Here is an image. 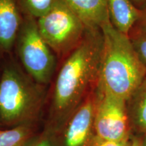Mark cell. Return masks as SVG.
<instances>
[{
  "instance_id": "cell-6",
  "label": "cell",
  "mask_w": 146,
  "mask_h": 146,
  "mask_svg": "<svg viewBox=\"0 0 146 146\" xmlns=\"http://www.w3.org/2000/svg\"><path fill=\"white\" fill-rule=\"evenodd\" d=\"M127 102L97 89L94 116L97 143L131 138V127Z\"/></svg>"
},
{
  "instance_id": "cell-20",
  "label": "cell",
  "mask_w": 146,
  "mask_h": 146,
  "mask_svg": "<svg viewBox=\"0 0 146 146\" xmlns=\"http://www.w3.org/2000/svg\"><path fill=\"white\" fill-rule=\"evenodd\" d=\"M141 146H146V133L144 134L143 139H141Z\"/></svg>"
},
{
  "instance_id": "cell-8",
  "label": "cell",
  "mask_w": 146,
  "mask_h": 146,
  "mask_svg": "<svg viewBox=\"0 0 146 146\" xmlns=\"http://www.w3.org/2000/svg\"><path fill=\"white\" fill-rule=\"evenodd\" d=\"M20 0H0V55L10 54L23 23Z\"/></svg>"
},
{
  "instance_id": "cell-1",
  "label": "cell",
  "mask_w": 146,
  "mask_h": 146,
  "mask_svg": "<svg viewBox=\"0 0 146 146\" xmlns=\"http://www.w3.org/2000/svg\"><path fill=\"white\" fill-rule=\"evenodd\" d=\"M100 29L86 28L83 39L68 54L54 84L50 108L52 129L64 127L84 102L89 87L99 78L103 53Z\"/></svg>"
},
{
  "instance_id": "cell-14",
  "label": "cell",
  "mask_w": 146,
  "mask_h": 146,
  "mask_svg": "<svg viewBox=\"0 0 146 146\" xmlns=\"http://www.w3.org/2000/svg\"><path fill=\"white\" fill-rule=\"evenodd\" d=\"M131 39L140 60L146 66V35L136 34Z\"/></svg>"
},
{
  "instance_id": "cell-16",
  "label": "cell",
  "mask_w": 146,
  "mask_h": 146,
  "mask_svg": "<svg viewBox=\"0 0 146 146\" xmlns=\"http://www.w3.org/2000/svg\"><path fill=\"white\" fill-rule=\"evenodd\" d=\"M135 25L138 29L137 34L146 35V8L141 10V15Z\"/></svg>"
},
{
  "instance_id": "cell-7",
  "label": "cell",
  "mask_w": 146,
  "mask_h": 146,
  "mask_svg": "<svg viewBox=\"0 0 146 146\" xmlns=\"http://www.w3.org/2000/svg\"><path fill=\"white\" fill-rule=\"evenodd\" d=\"M96 98L89 96L64 125L60 146H87L94 131Z\"/></svg>"
},
{
  "instance_id": "cell-4",
  "label": "cell",
  "mask_w": 146,
  "mask_h": 146,
  "mask_svg": "<svg viewBox=\"0 0 146 146\" xmlns=\"http://www.w3.org/2000/svg\"><path fill=\"white\" fill-rule=\"evenodd\" d=\"M16 45L27 74L41 85L50 83L56 69V57L40 34L36 19L25 14Z\"/></svg>"
},
{
  "instance_id": "cell-17",
  "label": "cell",
  "mask_w": 146,
  "mask_h": 146,
  "mask_svg": "<svg viewBox=\"0 0 146 146\" xmlns=\"http://www.w3.org/2000/svg\"><path fill=\"white\" fill-rule=\"evenodd\" d=\"M131 139L122 140V141H108L97 143L96 146H131Z\"/></svg>"
},
{
  "instance_id": "cell-2",
  "label": "cell",
  "mask_w": 146,
  "mask_h": 146,
  "mask_svg": "<svg viewBox=\"0 0 146 146\" xmlns=\"http://www.w3.org/2000/svg\"><path fill=\"white\" fill-rule=\"evenodd\" d=\"M100 29L104 44L97 89L127 102L145 77L146 66L129 36L118 31L110 20Z\"/></svg>"
},
{
  "instance_id": "cell-9",
  "label": "cell",
  "mask_w": 146,
  "mask_h": 146,
  "mask_svg": "<svg viewBox=\"0 0 146 146\" xmlns=\"http://www.w3.org/2000/svg\"><path fill=\"white\" fill-rule=\"evenodd\" d=\"M87 29H100L110 20L108 0H62Z\"/></svg>"
},
{
  "instance_id": "cell-15",
  "label": "cell",
  "mask_w": 146,
  "mask_h": 146,
  "mask_svg": "<svg viewBox=\"0 0 146 146\" xmlns=\"http://www.w3.org/2000/svg\"><path fill=\"white\" fill-rule=\"evenodd\" d=\"M49 133L46 132L33 139H29L25 146H59L54 140L52 135H49Z\"/></svg>"
},
{
  "instance_id": "cell-10",
  "label": "cell",
  "mask_w": 146,
  "mask_h": 146,
  "mask_svg": "<svg viewBox=\"0 0 146 146\" xmlns=\"http://www.w3.org/2000/svg\"><path fill=\"white\" fill-rule=\"evenodd\" d=\"M111 23L118 31L129 35L141 15V10L130 0H108Z\"/></svg>"
},
{
  "instance_id": "cell-19",
  "label": "cell",
  "mask_w": 146,
  "mask_h": 146,
  "mask_svg": "<svg viewBox=\"0 0 146 146\" xmlns=\"http://www.w3.org/2000/svg\"><path fill=\"white\" fill-rule=\"evenodd\" d=\"M131 146H141V139L137 137L132 139Z\"/></svg>"
},
{
  "instance_id": "cell-5",
  "label": "cell",
  "mask_w": 146,
  "mask_h": 146,
  "mask_svg": "<svg viewBox=\"0 0 146 146\" xmlns=\"http://www.w3.org/2000/svg\"><path fill=\"white\" fill-rule=\"evenodd\" d=\"M39 31L54 54H69L83 39L86 27L80 18L58 0L52 10L36 20Z\"/></svg>"
},
{
  "instance_id": "cell-18",
  "label": "cell",
  "mask_w": 146,
  "mask_h": 146,
  "mask_svg": "<svg viewBox=\"0 0 146 146\" xmlns=\"http://www.w3.org/2000/svg\"><path fill=\"white\" fill-rule=\"evenodd\" d=\"M133 4L139 10H143L146 8V0H130Z\"/></svg>"
},
{
  "instance_id": "cell-12",
  "label": "cell",
  "mask_w": 146,
  "mask_h": 146,
  "mask_svg": "<svg viewBox=\"0 0 146 146\" xmlns=\"http://www.w3.org/2000/svg\"><path fill=\"white\" fill-rule=\"evenodd\" d=\"M30 128L27 125L0 129V146H25L29 139Z\"/></svg>"
},
{
  "instance_id": "cell-13",
  "label": "cell",
  "mask_w": 146,
  "mask_h": 146,
  "mask_svg": "<svg viewBox=\"0 0 146 146\" xmlns=\"http://www.w3.org/2000/svg\"><path fill=\"white\" fill-rule=\"evenodd\" d=\"M58 0H20L24 14L37 20L52 10Z\"/></svg>"
},
{
  "instance_id": "cell-11",
  "label": "cell",
  "mask_w": 146,
  "mask_h": 146,
  "mask_svg": "<svg viewBox=\"0 0 146 146\" xmlns=\"http://www.w3.org/2000/svg\"><path fill=\"white\" fill-rule=\"evenodd\" d=\"M127 110L131 129L146 133V76L128 101Z\"/></svg>"
},
{
  "instance_id": "cell-3",
  "label": "cell",
  "mask_w": 146,
  "mask_h": 146,
  "mask_svg": "<svg viewBox=\"0 0 146 146\" xmlns=\"http://www.w3.org/2000/svg\"><path fill=\"white\" fill-rule=\"evenodd\" d=\"M42 85L36 83L12 60L0 72V125H27L37 115L43 100Z\"/></svg>"
}]
</instances>
